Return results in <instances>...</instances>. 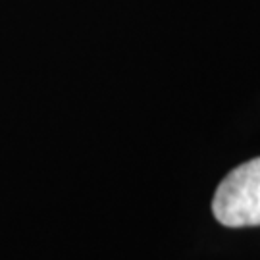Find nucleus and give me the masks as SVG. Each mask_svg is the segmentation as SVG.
Wrapping results in <instances>:
<instances>
[{"instance_id": "nucleus-1", "label": "nucleus", "mask_w": 260, "mask_h": 260, "mask_svg": "<svg viewBox=\"0 0 260 260\" xmlns=\"http://www.w3.org/2000/svg\"><path fill=\"white\" fill-rule=\"evenodd\" d=\"M212 212L228 228L260 225V156L223 177L214 195Z\"/></svg>"}]
</instances>
